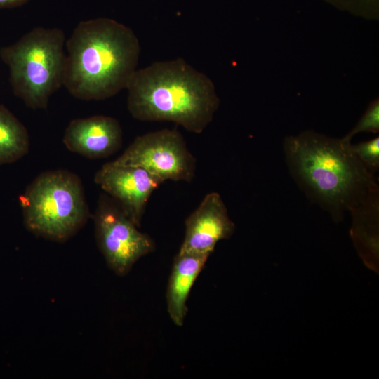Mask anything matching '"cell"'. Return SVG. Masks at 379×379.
<instances>
[{"label":"cell","instance_id":"obj_4","mask_svg":"<svg viewBox=\"0 0 379 379\" xmlns=\"http://www.w3.org/2000/svg\"><path fill=\"white\" fill-rule=\"evenodd\" d=\"M65 42L62 29L37 27L0 48L13 94L27 107L46 109L51 96L63 86Z\"/></svg>","mask_w":379,"mask_h":379},{"label":"cell","instance_id":"obj_8","mask_svg":"<svg viewBox=\"0 0 379 379\" xmlns=\"http://www.w3.org/2000/svg\"><path fill=\"white\" fill-rule=\"evenodd\" d=\"M94 182L117 202L138 227L149 197L164 182L141 167L113 161L105 164L96 172Z\"/></svg>","mask_w":379,"mask_h":379},{"label":"cell","instance_id":"obj_10","mask_svg":"<svg viewBox=\"0 0 379 379\" xmlns=\"http://www.w3.org/2000/svg\"><path fill=\"white\" fill-rule=\"evenodd\" d=\"M122 142L123 132L119 122L105 115L72 120L63 136V143L67 149L91 159L114 154Z\"/></svg>","mask_w":379,"mask_h":379},{"label":"cell","instance_id":"obj_14","mask_svg":"<svg viewBox=\"0 0 379 379\" xmlns=\"http://www.w3.org/2000/svg\"><path fill=\"white\" fill-rule=\"evenodd\" d=\"M379 131V100L374 99L368 105L365 112L355 126L343 138L346 142H351L352 138L361 132L377 133Z\"/></svg>","mask_w":379,"mask_h":379},{"label":"cell","instance_id":"obj_9","mask_svg":"<svg viewBox=\"0 0 379 379\" xmlns=\"http://www.w3.org/2000/svg\"><path fill=\"white\" fill-rule=\"evenodd\" d=\"M234 228L220 195L208 193L185 220V238L178 252L211 255L216 244L229 238Z\"/></svg>","mask_w":379,"mask_h":379},{"label":"cell","instance_id":"obj_6","mask_svg":"<svg viewBox=\"0 0 379 379\" xmlns=\"http://www.w3.org/2000/svg\"><path fill=\"white\" fill-rule=\"evenodd\" d=\"M98 246L108 267L126 275L142 257L155 249L153 239L141 232L112 197L101 194L93 215Z\"/></svg>","mask_w":379,"mask_h":379},{"label":"cell","instance_id":"obj_5","mask_svg":"<svg viewBox=\"0 0 379 379\" xmlns=\"http://www.w3.org/2000/svg\"><path fill=\"white\" fill-rule=\"evenodd\" d=\"M20 204L26 228L57 242L74 236L90 217L81 180L64 169L37 175L20 197Z\"/></svg>","mask_w":379,"mask_h":379},{"label":"cell","instance_id":"obj_1","mask_svg":"<svg viewBox=\"0 0 379 379\" xmlns=\"http://www.w3.org/2000/svg\"><path fill=\"white\" fill-rule=\"evenodd\" d=\"M350 145L314 131L288 136L284 142L293 178L311 201L337 218L378 187L375 175Z\"/></svg>","mask_w":379,"mask_h":379},{"label":"cell","instance_id":"obj_12","mask_svg":"<svg viewBox=\"0 0 379 379\" xmlns=\"http://www.w3.org/2000/svg\"><path fill=\"white\" fill-rule=\"evenodd\" d=\"M26 127L4 105H0V165L13 163L29 150Z\"/></svg>","mask_w":379,"mask_h":379},{"label":"cell","instance_id":"obj_15","mask_svg":"<svg viewBox=\"0 0 379 379\" xmlns=\"http://www.w3.org/2000/svg\"><path fill=\"white\" fill-rule=\"evenodd\" d=\"M29 0H0V9L21 6Z\"/></svg>","mask_w":379,"mask_h":379},{"label":"cell","instance_id":"obj_11","mask_svg":"<svg viewBox=\"0 0 379 379\" xmlns=\"http://www.w3.org/2000/svg\"><path fill=\"white\" fill-rule=\"evenodd\" d=\"M209 255L178 252L174 258L166 290V305L171 320L178 326L184 323L190 291Z\"/></svg>","mask_w":379,"mask_h":379},{"label":"cell","instance_id":"obj_2","mask_svg":"<svg viewBox=\"0 0 379 379\" xmlns=\"http://www.w3.org/2000/svg\"><path fill=\"white\" fill-rule=\"evenodd\" d=\"M65 46L63 86L82 100H105L126 88L140 54L135 32L107 18L81 21Z\"/></svg>","mask_w":379,"mask_h":379},{"label":"cell","instance_id":"obj_7","mask_svg":"<svg viewBox=\"0 0 379 379\" xmlns=\"http://www.w3.org/2000/svg\"><path fill=\"white\" fill-rule=\"evenodd\" d=\"M114 164L145 169L164 182H191L196 159L188 149L180 133L162 129L138 136L115 160Z\"/></svg>","mask_w":379,"mask_h":379},{"label":"cell","instance_id":"obj_13","mask_svg":"<svg viewBox=\"0 0 379 379\" xmlns=\"http://www.w3.org/2000/svg\"><path fill=\"white\" fill-rule=\"evenodd\" d=\"M350 147L362 164L375 175L379 169V138L355 145L351 143Z\"/></svg>","mask_w":379,"mask_h":379},{"label":"cell","instance_id":"obj_3","mask_svg":"<svg viewBox=\"0 0 379 379\" xmlns=\"http://www.w3.org/2000/svg\"><path fill=\"white\" fill-rule=\"evenodd\" d=\"M127 108L140 121H166L201 133L220 105L212 80L184 59L158 61L131 78Z\"/></svg>","mask_w":379,"mask_h":379}]
</instances>
